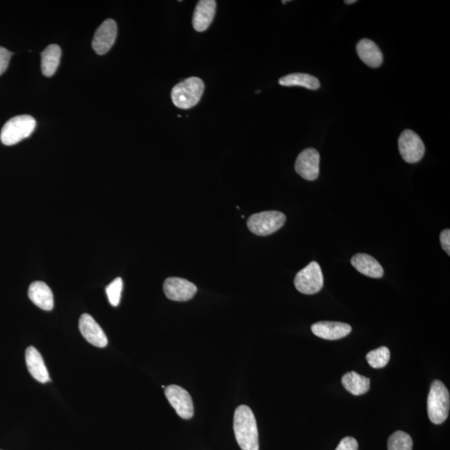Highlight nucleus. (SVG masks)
Instances as JSON below:
<instances>
[{
	"instance_id": "1",
	"label": "nucleus",
	"mask_w": 450,
	"mask_h": 450,
	"mask_svg": "<svg viewBox=\"0 0 450 450\" xmlns=\"http://www.w3.org/2000/svg\"><path fill=\"white\" fill-rule=\"evenodd\" d=\"M235 438L242 450H259V432L256 419L249 406L241 405L234 416Z\"/></svg>"
},
{
	"instance_id": "2",
	"label": "nucleus",
	"mask_w": 450,
	"mask_h": 450,
	"mask_svg": "<svg viewBox=\"0 0 450 450\" xmlns=\"http://www.w3.org/2000/svg\"><path fill=\"white\" fill-rule=\"evenodd\" d=\"M204 91L203 80L198 77H189L173 88L171 99L178 109H189L200 102Z\"/></svg>"
},
{
	"instance_id": "3",
	"label": "nucleus",
	"mask_w": 450,
	"mask_h": 450,
	"mask_svg": "<svg viewBox=\"0 0 450 450\" xmlns=\"http://www.w3.org/2000/svg\"><path fill=\"white\" fill-rule=\"evenodd\" d=\"M449 407L450 395L447 387L440 380L433 381L427 401L429 420L435 424H443L449 416Z\"/></svg>"
},
{
	"instance_id": "4",
	"label": "nucleus",
	"mask_w": 450,
	"mask_h": 450,
	"mask_svg": "<svg viewBox=\"0 0 450 450\" xmlns=\"http://www.w3.org/2000/svg\"><path fill=\"white\" fill-rule=\"evenodd\" d=\"M36 127V120L30 115H19L12 118L3 125L0 133V140L7 146L19 143L30 137Z\"/></svg>"
},
{
	"instance_id": "5",
	"label": "nucleus",
	"mask_w": 450,
	"mask_h": 450,
	"mask_svg": "<svg viewBox=\"0 0 450 450\" xmlns=\"http://www.w3.org/2000/svg\"><path fill=\"white\" fill-rule=\"evenodd\" d=\"M285 221V214L274 210L253 214L247 221V225L253 234L259 236H268L282 228Z\"/></svg>"
},
{
	"instance_id": "6",
	"label": "nucleus",
	"mask_w": 450,
	"mask_h": 450,
	"mask_svg": "<svg viewBox=\"0 0 450 450\" xmlns=\"http://www.w3.org/2000/svg\"><path fill=\"white\" fill-rule=\"evenodd\" d=\"M294 285L300 293L305 294H314L321 290L324 276L319 263L311 262L299 271L294 279Z\"/></svg>"
},
{
	"instance_id": "7",
	"label": "nucleus",
	"mask_w": 450,
	"mask_h": 450,
	"mask_svg": "<svg viewBox=\"0 0 450 450\" xmlns=\"http://www.w3.org/2000/svg\"><path fill=\"white\" fill-rule=\"evenodd\" d=\"M399 150L403 160L409 164H415L422 160L425 147L422 140L415 132L406 129L401 133L399 140Z\"/></svg>"
},
{
	"instance_id": "8",
	"label": "nucleus",
	"mask_w": 450,
	"mask_h": 450,
	"mask_svg": "<svg viewBox=\"0 0 450 450\" xmlns=\"http://www.w3.org/2000/svg\"><path fill=\"white\" fill-rule=\"evenodd\" d=\"M165 396L178 416L184 420L191 419L194 413V403L187 391L176 384L169 385L165 388Z\"/></svg>"
},
{
	"instance_id": "9",
	"label": "nucleus",
	"mask_w": 450,
	"mask_h": 450,
	"mask_svg": "<svg viewBox=\"0 0 450 450\" xmlns=\"http://www.w3.org/2000/svg\"><path fill=\"white\" fill-rule=\"evenodd\" d=\"M320 156L315 149H306L299 153L295 162V171L306 180L313 181L319 177Z\"/></svg>"
},
{
	"instance_id": "10",
	"label": "nucleus",
	"mask_w": 450,
	"mask_h": 450,
	"mask_svg": "<svg viewBox=\"0 0 450 450\" xmlns=\"http://www.w3.org/2000/svg\"><path fill=\"white\" fill-rule=\"evenodd\" d=\"M164 292L168 299L174 301L185 302L196 295L197 287L187 279L171 277L165 281Z\"/></svg>"
},
{
	"instance_id": "11",
	"label": "nucleus",
	"mask_w": 450,
	"mask_h": 450,
	"mask_svg": "<svg viewBox=\"0 0 450 450\" xmlns=\"http://www.w3.org/2000/svg\"><path fill=\"white\" fill-rule=\"evenodd\" d=\"M118 34L117 24L115 20L109 19L101 24L96 30L92 46L97 54H106L115 44Z\"/></svg>"
},
{
	"instance_id": "12",
	"label": "nucleus",
	"mask_w": 450,
	"mask_h": 450,
	"mask_svg": "<svg viewBox=\"0 0 450 450\" xmlns=\"http://www.w3.org/2000/svg\"><path fill=\"white\" fill-rule=\"evenodd\" d=\"M79 328L81 335L93 346L104 348L107 346L108 339L102 328L95 321L91 315L84 314L81 315L79 321Z\"/></svg>"
},
{
	"instance_id": "13",
	"label": "nucleus",
	"mask_w": 450,
	"mask_h": 450,
	"mask_svg": "<svg viewBox=\"0 0 450 450\" xmlns=\"http://www.w3.org/2000/svg\"><path fill=\"white\" fill-rule=\"evenodd\" d=\"M311 330L318 337L328 340H337L350 335V324L341 322L322 321L314 324Z\"/></svg>"
},
{
	"instance_id": "14",
	"label": "nucleus",
	"mask_w": 450,
	"mask_h": 450,
	"mask_svg": "<svg viewBox=\"0 0 450 450\" xmlns=\"http://www.w3.org/2000/svg\"><path fill=\"white\" fill-rule=\"evenodd\" d=\"M217 3L214 0H200L194 10L193 26L198 32L207 30L216 15Z\"/></svg>"
},
{
	"instance_id": "15",
	"label": "nucleus",
	"mask_w": 450,
	"mask_h": 450,
	"mask_svg": "<svg viewBox=\"0 0 450 450\" xmlns=\"http://www.w3.org/2000/svg\"><path fill=\"white\" fill-rule=\"evenodd\" d=\"M28 298L40 309L50 311L54 308V295L46 283L35 281L28 288Z\"/></svg>"
},
{
	"instance_id": "16",
	"label": "nucleus",
	"mask_w": 450,
	"mask_h": 450,
	"mask_svg": "<svg viewBox=\"0 0 450 450\" xmlns=\"http://www.w3.org/2000/svg\"><path fill=\"white\" fill-rule=\"evenodd\" d=\"M26 362L28 372L33 378L40 383L50 381V375L40 353L33 346H30L26 352Z\"/></svg>"
},
{
	"instance_id": "17",
	"label": "nucleus",
	"mask_w": 450,
	"mask_h": 450,
	"mask_svg": "<svg viewBox=\"0 0 450 450\" xmlns=\"http://www.w3.org/2000/svg\"><path fill=\"white\" fill-rule=\"evenodd\" d=\"M356 50L359 59L368 67L376 68L382 64V52L372 40L368 39L360 40L357 44Z\"/></svg>"
},
{
	"instance_id": "18",
	"label": "nucleus",
	"mask_w": 450,
	"mask_h": 450,
	"mask_svg": "<svg viewBox=\"0 0 450 450\" xmlns=\"http://www.w3.org/2000/svg\"><path fill=\"white\" fill-rule=\"evenodd\" d=\"M351 265L359 273L368 277L379 279L384 276V269L375 258L367 254H357L351 259Z\"/></svg>"
},
{
	"instance_id": "19",
	"label": "nucleus",
	"mask_w": 450,
	"mask_h": 450,
	"mask_svg": "<svg viewBox=\"0 0 450 450\" xmlns=\"http://www.w3.org/2000/svg\"><path fill=\"white\" fill-rule=\"evenodd\" d=\"M342 384L348 392L356 396L366 394L371 388V379L355 371L344 375Z\"/></svg>"
},
{
	"instance_id": "20",
	"label": "nucleus",
	"mask_w": 450,
	"mask_h": 450,
	"mask_svg": "<svg viewBox=\"0 0 450 450\" xmlns=\"http://www.w3.org/2000/svg\"><path fill=\"white\" fill-rule=\"evenodd\" d=\"M62 58V48L57 44H50L41 53V70L43 75L51 77L55 74Z\"/></svg>"
},
{
	"instance_id": "21",
	"label": "nucleus",
	"mask_w": 450,
	"mask_h": 450,
	"mask_svg": "<svg viewBox=\"0 0 450 450\" xmlns=\"http://www.w3.org/2000/svg\"><path fill=\"white\" fill-rule=\"evenodd\" d=\"M279 84L282 86H301L303 88L316 91L319 88L320 83L317 78L302 73H295L289 75L283 76L279 80Z\"/></svg>"
},
{
	"instance_id": "22",
	"label": "nucleus",
	"mask_w": 450,
	"mask_h": 450,
	"mask_svg": "<svg viewBox=\"0 0 450 450\" xmlns=\"http://www.w3.org/2000/svg\"><path fill=\"white\" fill-rule=\"evenodd\" d=\"M388 450H413V440L404 431H396L388 440Z\"/></svg>"
},
{
	"instance_id": "23",
	"label": "nucleus",
	"mask_w": 450,
	"mask_h": 450,
	"mask_svg": "<svg viewBox=\"0 0 450 450\" xmlns=\"http://www.w3.org/2000/svg\"><path fill=\"white\" fill-rule=\"evenodd\" d=\"M391 359V352L387 347H380L368 352L366 359L368 364L374 368H381L387 366Z\"/></svg>"
},
{
	"instance_id": "24",
	"label": "nucleus",
	"mask_w": 450,
	"mask_h": 450,
	"mask_svg": "<svg viewBox=\"0 0 450 450\" xmlns=\"http://www.w3.org/2000/svg\"><path fill=\"white\" fill-rule=\"evenodd\" d=\"M123 290V281L121 278H117L109 283L106 287V294L108 296L109 301L113 307L120 305L121 294Z\"/></svg>"
},
{
	"instance_id": "25",
	"label": "nucleus",
	"mask_w": 450,
	"mask_h": 450,
	"mask_svg": "<svg viewBox=\"0 0 450 450\" xmlns=\"http://www.w3.org/2000/svg\"><path fill=\"white\" fill-rule=\"evenodd\" d=\"M12 55L13 53L6 50V48L0 47V75H2L9 66Z\"/></svg>"
},
{
	"instance_id": "26",
	"label": "nucleus",
	"mask_w": 450,
	"mask_h": 450,
	"mask_svg": "<svg viewBox=\"0 0 450 450\" xmlns=\"http://www.w3.org/2000/svg\"><path fill=\"white\" fill-rule=\"evenodd\" d=\"M358 442L354 438L346 437L340 441L338 447L335 450H358Z\"/></svg>"
},
{
	"instance_id": "27",
	"label": "nucleus",
	"mask_w": 450,
	"mask_h": 450,
	"mask_svg": "<svg viewBox=\"0 0 450 450\" xmlns=\"http://www.w3.org/2000/svg\"><path fill=\"white\" fill-rule=\"evenodd\" d=\"M442 248L448 255H450V230L444 229L442 231L440 236Z\"/></svg>"
},
{
	"instance_id": "28",
	"label": "nucleus",
	"mask_w": 450,
	"mask_h": 450,
	"mask_svg": "<svg viewBox=\"0 0 450 450\" xmlns=\"http://www.w3.org/2000/svg\"><path fill=\"white\" fill-rule=\"evenodd\" d=\"M357 1H355V0H350V1H346L344 3H347V5H352V3H355Z\"/></svg>"
}]
</instances>
